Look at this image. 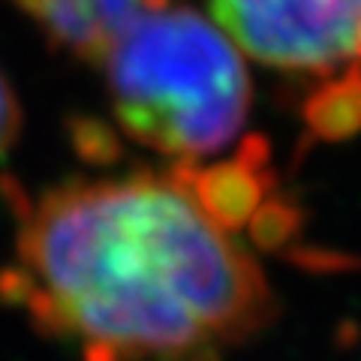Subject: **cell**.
<instances>
[{
	"label": "cell",
	"instance_id": "obj_9",
	"mask_svg": "<svg viewBox=\"0 0 361 361\" xmlns=\"http://www.w3.org/2000/svg\"><path fill=\"white\" fill-rule=\"evenodd\" d=\"M18 133H21V106L16 99V90L6 82V75L0 73V160L13 151Z\"/></svg>",
	"mask_w": 361,
	"mask_h": 361
},
{
	"label": "cell",
	"instance_id": "obj_5",
	"mask_svg": "<svg viewBox=\"0 0 361 361\" xmlns=\"http://www.w3.org/2000/svg\"><path fill=\"white\" fill-rule=\"evenodd\" d=\"M45 30L54 49H66L75 58L99 61L109 42L135 16L169 4V0H16Z\"/></svg>",
	"mask_w": 361,
	"mask_h": 361
},
{
	"label": "cell",
	"instance_id": "obj_6",
	"mask_svg": "<svg viewBox=\"0 0 361 361\" xmlns=\"http://www.w3.org/2000/svg\"><path fill=\"white\" fill-rule=\"evenodd\" d=\"M304 121L322 142H341L361 133V73L325 78L304 103Z\"/></svg>",
	"mask_w": 361,
	"mask_h": 361
},
{
	"label": "cell",
	"instance_id": "obj_8",
	"mask_svg": "<svg viewBox=\"0 0 361 361\" xmlns=\"http://www.w3.org/2000/svg\"><path fill=\"white\" fill-rule=\"evenodd\" d=\"M73 142L75 151L85 157V160L103 166L118 160V139L106 123L99 121H75L73 123Z\"/></svg>",
	"mask_w": 361,
	"mask_h": 361
},
{
	"label": "cell",
	"instance_id": "obj_1",
	"mask_svg": "<svg viewBox=\"0 0 361 361\" xmlns=\"http://www.w3.org/2000/svg\"><path fill=\"white\" fill-rule=\"evenodd\" d=\"M25 307L42 337L106 343L123 361H172L253 337L277 304L253 256L166 175L66 180L13 193Z\"/></svg>",
	"mask_w": 361,
	"mask_h": 361
},
{
	"label": "cell",
	"instance_id": "obj_10",
	"mask_svg": "<svg viewBox=\"0 0 361 361\" xmlns=\"http://www.w3.org/2000/svg\"><path fill=\"white\" fill-rule=\"evenodd\" d=\"M33 280L21 265H6L0 268V301L9 307H25V301L30 298Z\"/></svg>",
	"mask_w": 361,
	"mask_h": 361
},
{
	"label": "cell",
	"instance_id": "obj_3",
	"mask_svg": "<svg viewBox=\"0 0 361 361\" xmlns=\"http://www.w3.org/2000/svg\"><path fill=\"white\" fill-rule=\"evenodd\" d=\"M220 30L280 73H361V0H208Z\"/></svg>",
	"mask_w": 361,
	"mask_h": 361
},
{
	"label": "cell",
	"instance_id": "obj_11",
	"mask_svg": "<svg viewBox=\"0 0 361 361\" xmlns=\"http://www.w3.org/2000/svg\"><path fill=\"white\" fill-rule=\"evenodd\" d=\"M172 361H223V358H220V346H202V349H196V353L172 358Z\"/></svg>",
	"mask_w": 361,
	"mask_h": 361
},
{
	"label": "cell",
	"instance_id": "obj_4",
	"mask_svg": "<svg viewBox=\"0 0 361 361\" xmlns=\"http://www.w3.org/2000/svg\"><path fill=\"white\" fill-rule=\"evenodd\" d=\"M268 157V142L250 135L229 160L202 169L193 163H175L172 172L184 180L211 223H217L223 232H238L250 223L259 205L274 196V172Z\"/></svg>",
	"mask_w": 361,
	"mask_h": 361
},
{
	"label": "cell",
	"instance_id": "obj_2",
	"mask_svg": "<svg viewBox=\"0 0 361 361\" xmlns=\"http://www.w3.org/2000/svg\"><path fill=\"white\" fill-rule=\"evenodd\" d=\"M97 63L121 130L175 163L229 148L250 111L238 45L190 6L135 16Z\"/></svg>",
	"mask_w": 361,
	"mask_h": 361
},
{
	"label": "cell",
	"instance_id": "obj_7",
	"mask_svg": "<svg viewBox=\"0 0 361 361\" xmlns=\"http://www.w3.org/2000/svg\"><path fill=\"white\" fill-rule=\"evenodd\" d=\"M247 229H250V238L259 247H265V250H283L301 229V211L274 193L259 205V211L247 223Z\"/></svg>",
	"mask_w": 361,
	"mask_h": 361
}]
</instances>
